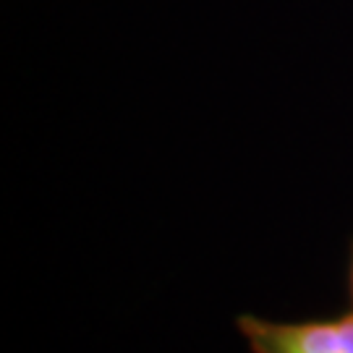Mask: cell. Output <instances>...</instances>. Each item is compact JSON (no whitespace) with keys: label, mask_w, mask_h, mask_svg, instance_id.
Listing matches in <instances>:
<instances>
[{"label":"cell","mask_w":353,"mask_h":353,"mask_svg":"<svg viewBox=\"0 0 353 353\" xmlns=\"http://www.w3.org/2000/svg\"><path fill=\"white\" fill-rule=\"evenodd\" d=\"M236 325L252 353H353V312L309 322L241 314Z\"/></svg>","instance_id":"cell-1"},{"label":"cell","mask_w":353,"mask_h":353,"mask_svg":"<svg viewBox=\"0 0 353 353\" xmlns=\"http://www.w3.org/2000/svg\"><path fill=\"white\" fill-rule=\"evenodd\" d=\"M348 293L353 301V241H351V262H348Z\"/></svg>","instance_id":"cell-2"}]
</instances>
